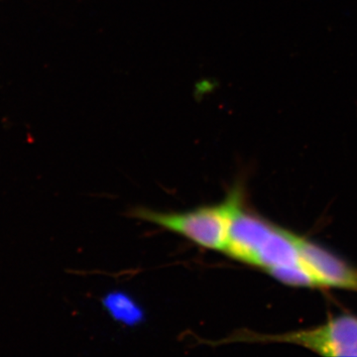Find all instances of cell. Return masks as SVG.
I'll use <instances>...</instances> for the list:
<instances>
[{"label": "cell", "mask_w": 357, "mask_h": 357, "mask_svg": "<svg viewBox=\"0 0 357 357\" xmlns=\"http://www.w3.org/2000/svg\"><path fill=\"white\" fill-rule=\"evenodd\" d=\"M243 204V189L237 185L225 201L181 213H164L146 208H134L131 215L177 234L208 250L225 252L234 215Z\"/></svg>", "instance_id": "obj_1"}, {"label": "cell", "mask_w": 357, "mask_h": 357, "mask_svg": "<svg viewBox=\"0 0 357 357\" xmlns=\"http://www.w3.org/2000/svg\"><path fill=\"white\" fill-rule=\"evenodd\" d=\"M273 340L302 345L326 356H357V319L340 317L326 326L314 330L286 333L271 337H256L252 333H241L230 340Z\"/></svg>", "instance_id": "obj_2"}, {"label": "cell", "mask_w": 357, "mask_h": 357, "mask_svg": "<svg viewBox=\"0 0 357 357\" xmlns=\"http://www.w3.org/2000/svg\"><path fill=\"white\" fill-rule=\"evenodd\" d=\"M292 241L301 258L323 279L326 287L357 291V270L302 237L292 234Z\"/></svg>", "instance_id": "obj_3"}, {"label": "cell", "mask_w": 357, "mask_h": 357, "mask_svg": "<svg viewBox=\"0 0 357 357\" xmlns=\"http://www.w3.org/2000/svg\"><path fill=\"white\" fill-rule=\"evenodd\" d=\"M304 262L292 241V232L273 225L248 265L269 271L273 268Z\"/></svg>", "instance_id": "obj_4"}, {"label": "cell", "mask_w": 357, "mask_h": 357, "mask_svg": "<svg viewBox=\"0 0 357 357\" xmlns=\"http://www.w3.org/2000/svg\"><path fill=\"white\" fill-rule=\"evenodd\" d=\"M277 280L299 287H326L325 282L306 262L273 268L267 272Z\"/></svg>", "instance_id": "obj_5"}, {"label": "cell", "mask_w": 357, "mask_h": 357, "mask_svg": "<svg viewBox=\"0 0 357 357\" xmlns=\"http://www.w3.org/2000/svg\"><path fill=\"white\" fill-rule=\"evenodd\" d=\"M105 307L114 319L126 324H136L142 317L141 310L128 296L112 294L105 301Z\"/></svg>", "instance_id": "obj_6"}, {"label": "cell", "mask_w": 357, "mask_h": 357, "mask_svg": "<svg viewBox=\"0 0 357 357\" xmlns=\"http://www.w3.org/2000/svg\"><path fill=\"white\" fill-rule=\"evenodd\" d=\"M220 84L217 79L213 77H203L199 79L194 86V96L195 100L197 102H201L202 100L206 98V96L211 95L215 93L218 88H220Z\"/></svg>", "instance_id": "obj_7"}]
</instances>
